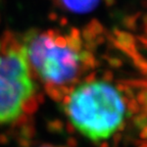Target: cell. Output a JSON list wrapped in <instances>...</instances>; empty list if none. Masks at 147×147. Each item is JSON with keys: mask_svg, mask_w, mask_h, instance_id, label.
Masks as SVG:
<instances>
[{"mask_svg": "<svg viewBox=\"0 0 147 147\" xmlns=\"http://www.w3.org/2000/svg\"><path fill=\"white\" fill-rule=\"evenodd\" d=\"M65 113L77 131L92 141L107 140L119 131L126 117L121 92L110 83L90 81L69 95Z\"/></svg>", "mask_w": 147, "mask_h": 147, "instance_id": "1", "label": "cell"}, {"mask_svg": "<svg viewBox=\"0 0 147 147\" xmlns=\"http://www.w3.org/2000/svg\"><path fill=\"white\" fill-rule=\"evenodd\" d=\"M22 47L30 67L52 87L71 84L87 63V51L74 33L32 32L25 37Z\"/></svg>", "mask_w": 147, "mask_h": 147, "instance_id": "2", "label": "cell"}, {"mask_svg": "<svg viewBox=\"0 0 147 147\" xmlns=\"http://www.w3.org/2000/svg\"><path fill=\"white\" fill-rule=\"evenodd\" d=\"M35 94V84L22 45L0 49V125L16 122Z\"/></svg>", "mask_w": 147, "mask_h": 147, "instance_id": "3", "label": "cell"}, {"mask_svg": "<svg viewBox=\"0 0 147 147\" xmlns=\"http://www.w3.org/2000/svg\"><path fill=\"white\" fill-rule=\"evenodd\" d=\"M67 8L75 11H86L94 6L97 0H62Z\"/></svg>", "mask_w": 147, "mask_h": 147, "instance_id": "4", "label": "cell"}, {"mask_svg": "<svg viewBox=\"0 0 147 147\" xmlns=\"http://www.w3.org/2000/svg\"><path fill=\"white\" fill-rule=\"evenodd\" d=\"M43 147H58V146H51V145H49V146H43Z\"/></svg>", "mask_w": 147, "mask_h": 147, "instance_id": "5", "label": "cell"}]
</instances>
